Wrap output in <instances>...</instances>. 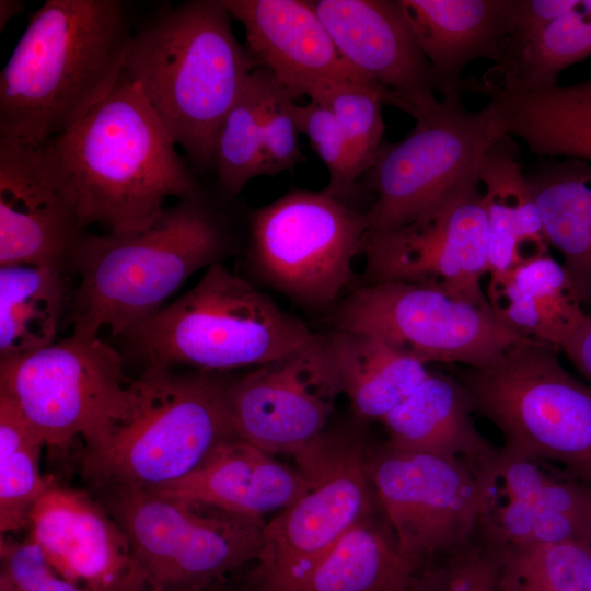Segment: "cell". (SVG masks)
<instances>
[{"label":"cell","instance_id":"f546056e","mask_svg":"<svg viewBox=\"0 0 591 591\" xmlns=\"http://www.w3.org/2000/svg\"><path fill=\"white\" fill-rule=\"evenodd\" d=\"M68 271L48 265H0V359L55 343L73 296Z\"/></svg>","mask_w":591,"mask_h":591},{"label":"cell","instance_id":"d6986e66","mask_svg":"<svg viewBox=\"0 0 591 591\" xmlns=\"http://www.w3.org/2000/svg\"><path fill=\"white\" fill-rule=\"evenodd\" d=\"M313 4L348 67L386 90L384 104L412 115L438 100L430 65L402 0H316Z\"/></svg>","mask_w":591,"mask_h":591},{"label":"cell","instance_id":"277c9868","mask_svg":"<svg viewBox=\"0 0 591 591\" xmlns=\"http://www.w3.org/2000/svg\"><path fill=\"white\" fill-rule=\"evenodd\" d=\"M231 245L223 215L200 186L167 206L150 228L92 233L71 262L79 276L71 301L73 333L127 336L196 271L221 263Z\"/></svg>","mask_w":591,"mask_h":591},{"label":"cell","instance_id":"e0dca14e","mask_svg":"<svg viewBox=\"0 0 591 591\" xmlns=\"http://www.w3.org/2000/svg\"><path fill=\"white\" fill-rule=\"evenodd\" d=\"M479 533L499 547L591 541V486L554 464L498 448L476 472Z\"/></svg>","mask_w":591,"mask_h":591},{"label":"cell","instance_id":"2e32d148","mask_svg":"<svg viewBox=\"0 0 591 591\" xmlns=\"http://www.w3.org/2000/svg\"><path fill=\"white\" fill-rule=\"evenodd\" d=\"M343 393L327 335L230 379L227 402L239 439L273 455H296L327 426Z\"/></svg>","mask_w":591,"mask_h":591},{"label":"cell","instance_id":"cb8c5ba5","mask_svg":"<svg viewBox=\"0 0 591 591\" xmlns=\"http://www.w3.org/2000/svg\"><path fill=\"white\" fill-rule=\"evenodd\" d=\"M473 412L471 397L456 378L430 372L410 396L380 421L392 447L457 459L477 472L498 448L477 430Z\"/></svg>","mask_w":591,"mask_h":591},{"label":"cell","instance_id":"5b68a950","mask_svg":"<svg viewBox=\"0 0 591 591\" xmlns=\"http://www.w3.org/2000/svg\"><path fill=\"white\" fill-rule=\"evenodd\" d=\"M224 373L147 366L131 380L126 413L83 445L91 488H158L193 472L221 442L239 438Z\"/></svg>","mask_w":591,"mask_h":591},{"label":"cell","instance_id":"7c38bea8","mask_svg":"<svg viewBox=\"0 0 591 591\" xmlns=\"http://www.w3.org/2000/svg\"><path fill=\"white\" fill-rule=\"evenodd\" d=\"M120 354L100 336L73 333L25 355L0 359V395L34 426L46 447L66 451L120 418L131 401Z\"/></svg>","mask_w":591,"mask_h":591},{"label":"cell","instance_id":"d590c367","mask_svg":"<svg viewBox=\"0 0 591 591\" xmlns=\"http://www.w3.org/2000/svg\"><path fill=\"white\" fill-rule=\"evenodd\" d=\"M385 91L367 81H346L310 97L334 115L351 143L363 174L383 146L385 124L382 104Z\"/></svg>","mask_w":591,"mask_h":591},{"label":"cell","instance_id":"8992f818","mask_svg":"<svg viewBox=\"0 0 591 591\" xmlns=\"http://www.w3.org/2000/svg\"><path fill=\"white\" fill-rule=\"evenodd\" d=\"M315 335L219 263L126 337L147 366L224 373L279 359Z\"/></svg>","mask_w":591,"mask_h":591},{"label":"cell","instance_id":"1f68e13d","mask_svg":"<svg viewBox=\"0 0 591 591\" xmlns=\"http://www.w3.org/2000/svg\"><path fill=\"white\" fill-rule=\"evenodd\" d=\"M591 55V0L580 3L535 35L509 42L484 77L499 83L540 88L557 84L566 68Z\"/></svg>","mask_w":591,"mask_h":591},{"label":"cell","instance_id":"f35d334b","mask_svg":"<svg viewBox=\"0 0 591 591\" xmlns=\"http://www.w3.org/2000/svg\"><path fill=\"white\" fill-rule=\"evenodd\" d=\"M294 107V97L270 74L262 123L263 175L291 172L304 160Z\"/></svg>","mask_w":591,"mask_h":591},{"label":"cell","instance_id":"f1b7e54d","mask_svg":"<svg viewBox=\"0 0 591 591\" xmlns=\"http://www.w3.org/2000/svg\"><path fill=\"white\" fill-rule=\"evenodd\" d=\"M345 393L355 414L381 420L428 378L427 364L363 332L327 335Z\"/></svg>","mask_w":591,"mask_h":591},{"label":"cell","instance_id":"4dcf8cb0","mask_svg":"<svg viewBox=\"0 0 591 591\" xmlns=\"http://www.w3.org/2000/svg\"><path fill=\"white\" fill-rule=\"evenodd\" d=\"M418 567L374 518L348 531L294 591H413Z\"/></svg>","mask_w":591,"mask_h":591},{"label":"cell","instance_id":"5bb4252c","mask_svg":"<svg viewBox=\"0 0 591 591\" xmlns=\"http://www.w3.org/2000/svg\"><path fill=\"white\" fill-rule=\"evenodd\" d=\"M366 465L399 549L418 569L473 542L483 498L466 463L386 442L367 450Z\"/></svg>","mask_w":591,"mask_h":591},{"label":"cell","instance_id":"ffe728a7","mask_svg":"<svg viewBox=\"0 0 591 591\" xmlns=\"http://www.w3.org/2000/svg\"><path fill=\"white\" fill-rule=\"evenodd\" d=\"M222 2L244 26L245 48L256 68L267 70L294 99H310L340 82L367 81L340 57L313 1Z\"/></svg>","mask_w":591,"mask_h":591},{"label":"cell","instance_id":"4316f807","mask_svg":"<svg viewBox=\"0 0 591 591\" xmlns=\"http://www.w3.org/2000/svg\"><path fill=\"white\" fill-rule=\"evenodd\" d=\"M496 113L501 131L532 153L591 163V76L571 85L505 89Z\"/></svg>","mask_w":591,"mask_h":591},{"label":"cell","instance_id":"484cf974","mask_svg":"<svg viewBox=\"0 0 591 591\" xmlns=\"http://www.w3.org/2000/svg\"><path fill=\"white\" fill-rule=\"evenodd\" d=\"M510 136L487 150L479 171L488 231V274L497 278L548 253L542 217Z\"/></svg>","mask_w":591,"mask_h":591},{"label":"cell","instance_id":"7bdbcfd3","mask_svg":"<svg viewBox=\"0 0 591 591\" xmlns=\"http://www.w3.org/2000/svg\"><path fill=\"white\" fill-rule=\"evenodd\" d=\"M106 591H159L147 579L141 569L135 564L130 570ZM201 591H208L201 590Z\"/></svg>","mask_w":591,"mask_h":591},{"label":"cell","instance_id":"603a6c76","mask_svg":"<svg viewBox=\"0 0 591 591\" xmlns=\"http://www.w3.org/2000/svg\"><path fill=\"white\" fill-rule=\"evenodd\" d=\"M442 96L462 92L465 67L495 65L512 37L514 0H402Z\"/></svg>","mask_w":591,"mask_h":591},{"label":"cell","instance_id":"8d00e7d4","mask_svg":"<svg viewBox=\"0 0 591 591\" xmlns=\"http://www.w3.org/2000/svg\"><path fill=\"white\" fill-rule=\"evenodd\" d=\"M294 113L300 132L308 137L327 169L328 183L324 189L348 205L359 190L363 171L347 136L334 115L315 101L296 104Z\"/></svg>","mask_w":591,"mask_h":591},{"label":"cell","instance_id":"b9f144b4","mask_svg":"<svg viewBox=\"0 0 591 591\" xmlns=\"http://www.w3.org/2000/svg\"><path fill=\"white\" fill-rule=\"evenodd\" d=\"M573 367L591 385V314L560 347Z\"/></svg>","mask_w":591,"mask_h":591},{"label":"cell","instance_id":"836d02e7","mask_svg":"<svg viewBox=\"0 0 591 591\" xmlns=\"http://www.w3.org/2000/svg\"><path fill=\"white\" fill-rule=\"evenodd\" d=\"M269 81L267 70L255 68L221 126L213 171L230 197L263 175L262 123Z\"/></svg>","mask_w":591,"mask_h":591},{"label":"cell","instance_id":"8fae6325","mask_svg":"<svg viewBox=\"0 0 591 591\" xmlns=\"http://www.w3.org/2000/svg\"><path fill=\"white\" fill-rule=\"evenodd\" d=\"M248 260L296 303L324 309L354 279L369 225L366 212L322 190L291 189L247 217Z\"/></svg>","mask_w":591,"mask_h":591},{"label":"cell","instance_id":"30bf717a","mask_svg":"<svg viewBox=\"0 0 591 591\" xmlns=\"http://www.w3.org/2000/svg\"><path fill=\"white\" fill-rule=\"evenodd\" d=\"M294 459L310 486L266 522L250 570L257 591H294L348 531L374 515L360 438L324 431Z\"/></svg>","mask_w":591,"mask_h":591},{"label":"cell","instance_id":"4fadbf2b","mask_svg":"<svg viewBox=\"0 0 591 591\" xmlns=\"http://www.w3.org/2000/svg\"><path fill=\"white\" fill-rule=\"evenodd\" d=\"M335 329L375 335L425 364L483 367L524 339L491 308L453 297L441 288L399 281L364 283L335 310Z\"/></svg>","mask_w":591,"mask_h":591},{"label":"cell","instance_id":"9a60e30c","mask_svg":"<svg viewBox=\"0 0 591 591\" xmlns=\"http://www.w3.org/2000/svg\"><path fill=\"white\" fill-rule=\"evenodd\" d=\"M361 253L366 283L428 285L490 308L480 285L488 274V231L479 184L404 225L367 233Z\"/></svg>","mask_w":591,"mask_h":591},{"label":"cell","instance_id":"e575fe53","mask_svg":"<svg viewBox=\"0 0 591 591\" xmlns=\"http://www.w3.org/2000/svg\"><path fill=\"white\" fill-rule=\"evenodd\" d=\"M496 547L502 591H590L591 541Z\"/></svg>","mask_w":591,"mask_h":591},{"label":"cell","instance_id":"83f0119b","mask_svg":"<svg viewBox=\"0 0 591 591\" xmlns=\"http://www.w3.org/2000/svg\"><path fill=\"white\" fill-rule=\"evenodd\" d=\"M544 236L563 256L581 302L591 304V163L545 160L524 173Z\"/></svg>","mask_w":591,"mask_h":591},{"label":"cell","instance_id":"7a4b0ae2","mask_svg":"<svg viewBox=\"0 0 591 591\" xmlns=\"http://www.w3.org/2000/svg\"><path fill=\"white\" fill-rule=\"evenodd\" d=\"M140 89L125 73L70 130L42 144L84 229L146 230L166 200L199 187L195 171Z\"/></svg>","mask_w":591,"mask_h":591},{"label":"cell","instance_id":"44dd1931","mask_svg":"<svg viewBox=\"0 0 591 591\" xmlns=\"http://www.w3.org/2000/svg\"><path fill=\"white\" fill-rule=\"evenodd\" d=\"M27 529L63 578L90 590L106 591L134 565L124 532L88 493L54 482L34 507Z\"/></svg>","mask_w":591,"mask_h":591},{"label":"cell","instance_id":"ac0fdd59","mask_svg":"<svg viewBox=\"0 0 591 591\" xmlns=\"http://www.w3.org/2000/svg\"><path fill=\"white\" fill-rule=\"evenodd\" d=\"M86 231L42 146L0 138V265L72 269Z\"/></svg>","mask_w":591,"mask_h":591},{"label":"cell","instance_id":"6da1fadb","mask_svg":"<svg viewBox=\"0 0 591 591\" xmlns=\"http://www.w3.org/2000/svg\"><path fill=\"white\" fill-rule=\"evenodd\" d=\"M136 24L120 0H47L0 74V138L42 146L114 90Z\"/></svg>","mask_w":591,"mask_h":591},{"label":"cell","instance_id":"ba28073f","mask_svg":"<svg viewBox=\"0 0 591 591\" xmlns=\"http://www.w3.org/2000/svg\"><path fill=\"white\" fill-rule=\"evenodd\" d=\"M124 532L135 564L159 591H201L255 563L265 519L150 488H94Z\"/></svg>","mask_w":591,"mask_h":591},{"label":"cell","instance_id":"9c48e42d","mask_svg":"<svg viewBox=\"0 0 591 591\" xmlns=\"http://www.w3.org/2000/svg\"><path fill=\"white\" fill-rule=\"evenodd\" d=\"M414 128L380 149L362 175L375 200L368 233L404 225L479 184L487 150L499 139L489 109L471 111L461 92L412 116Z\"/></svg>","mask_w":591,"mask_h":591},{"label":"cell","instance_id":"7402d4cb","mask_svg":"<svg viewBox=\"0 0 591 591\" xmlns=\"http://www.w3.org/2000/svg\"><path fill=\"white\" fill-rule=\"evenodd\" d=\"M308 477L275 456L239 438L218 444L185 477L158 493L208 505L220 510L262 518L280 512L308 489Z\"/></svg>","mask_w":591,"mask_h":591},{"label":"cell","instance_id":"ab89813d","mask_svg":"<svg viewBox=\"0 0 591 591\" xmlns=\"http://www.w3.org/2000/svg\"><path fill=\"white\" fill-rule=\"evenodd\" d=\"M0 591H93L63 578L30 537H0Z\"/></svg>","mask_w":591,"mask_h":591},{"label":"cell","instance_id":"f6af8a7d","mask_svg":"<svg viewBox=\"0 0 591 591\" xmlns=\"http://www.w3.org/2000/svg\"><path fill=\"white\" fill-rule=\"evenodd\" d=\"M24 4L19 0L0 1V30L2 31L7 23L16 14L23 11Z\"/></svg>","mask_w":591,"mask_h":591},{"label":"cell","instance_id":"ee69618b","mask_svg":"<svg viewBox=\"0 0 591 591\" xmlns=\"http://www.w3.org/2000/svg\"><path fill=\"white\" fill-rule=\"evenodd\" d=\"M208 591H257L250 570L236 571L219 580L208 588Z\"/></svg>","mask_w":591,"mask_h":591},{"label":"cell","instance_id":"d6a6232c","mask_svg":"<svg viewBox=\"0 0 591 591\" xmlns=\"http://www.w3.org/2000/svg\"><path fill=\"white\" fill-rule=\"evenodd\" d=\"M44 439L19 408L0 395V532L28 528L31 513L55 482L40 473Z\"/></svg>","mask_w":591,"mask_h":591},{"label":"cell","instance_id":"60d3db41","mask_svg":"<svg viewBox=\"0 0 591 591\" xmlns=\"http://www.w3.org/2000/svg\"><path fill=\"white\" fill-rule=\"evenodd\" d=\"M579 3L580 0H514L513 33L509 42L535 35Z\"/></svg>","mask_w":591,"mask_h":591},{"label":"cell","instance_id":"3957f363","mask_svg":"<svg viewBox=\"0 0 591 591\" xmlns=\"http://www.w3.org/2000/svg\"><path fill=\"white\" fill-rule=\"evenodd\" d=\"M222 0L160 8L135 27L125 73L201 172L213 171L221 126L256 68Z\"/></svg>","mask_w":591,"mask_h":591},{"label":"cell","instance_id":"74e56055","mask_svg":"<svg viewBox=\"0 0 591 591\" xmlns=\"http://www.w3.org/2000/svg\"><path fill=\"white\" fill-rule=\"evenodd\" d=\"M499 576L498 548L483 540L420 568L413 591H502Z\"/></svg>","mask_w":591,"mask_h":591},{"label":"cell","instance_id":"bcb514c9","mask_svg":"<svg viewBox=\"0 0 591 591\" xmlns=\"http://www.w3.org/2000/svg\"><path fill=\"white\" fill-rule=\"evenodd\" d=\"M590 591H591V572H590Z\"/></svg>","mask_w":591,"mask_h":591},{"label":"cell","instance_id":"d4e9b609","mask_svg":"<svg viewBox=\"0 0 591 591\" xmlns=\"http://www.w3.org/2000/svg\"><path fill=\"white\" fill-rule=\"evenodd\" d=\"M487 299L511 331L559 349L589 314L567 270L549 253L490 278Z\"/></svg>","mask_w":591,"mask_h":591},{"label":"cell","instance_id":"52a82bcc","mask_svg":"<svg viewBox=\"0 0 591 591\" xmlns=\"http://www.w3.org/2000/svg\"><path fill=\"white\" fill-rule=\"evenodd\" d=\"M558 350L524 338L489 364L457 369L456 379L474 412L500 430L503 449L591 486V385L565 370Z\"/></svg>","mask_w":591,"mask_h":591}]
</instances>
